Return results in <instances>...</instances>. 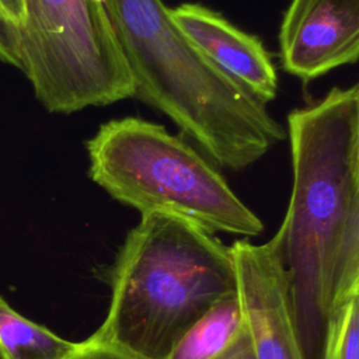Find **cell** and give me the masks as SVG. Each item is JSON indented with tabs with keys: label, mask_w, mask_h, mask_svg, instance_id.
<instances>
[{
	"label": "cell",
	"mask_w": 359,
	"mask_h": 359,
	"mask_svg": "<svg viewBox=\"0 0 359 359\" xmlns=\"http://www.w3.org/2000/svg\"><path fill=\"white\" fill-rule=\"evenodd\" d=\"M293 184L273 234L287 272L306 359H321L334 309L337 262L356 189L358 86L332 88L287 115Z\"/></svg>",
	"instance_id": "cell-1"
},
{
	"label": "cell",
	"mask_w": 359,
	"mask_h": 359,
	"mask_svg": "<svg viewBox=\"0 0 359 359\" xmlns=\"http://www.w3.org/2000/svg\"><path fill=\"white\" fill-rule=\"evenodd\" d=\"M133 97L167 115L217 165L241 170L285 139L264 101L213 65L163 0H104Z\"/></svg>",
	"instance_id": "cell-2"
},
{
	"label": "cell",
	"mask_w": 359,
	"mask_h": 359,
	"mask_svg": "<svg viewBox=\"0 0 359 359\" xmlns=\"http://www.w3.org/2000/svg\"><path fill=\"white\" fill-rule=\"evenodd\" d=\"M109 275V310L90 339L140 359H167L201 316L237 292L230 247L171 213L142 215Z\"/></svg>",
	"instance_id": "cell-3"
},
{
	"label": "cell",
	"mask_w": 359,
	"mask_h": 359,
	"mask_svg": "<svg viewBox=\"0 0 359 359\" xmlns=\"http://www.w3.org/2000/svg\"><path fill=\"white\" fill-rule=\"evenodd\" d=\"M90 177L114 199L171 213L209 231L257 237L261 219L188 142L140 118L112 119L87 142Z\"/></svg>",
	"instance_id": "cell-4"
},
{
	"label": "cell",
	"mask_w": 359,
	"mask_h": 359,
	"mask_svg": "<svg viewBox=\"0 0 359 359\" xmlns=\"http://www.w3.org/2000/svg\"><path fill=\"white\" fill-rule=\"evenodd\" d=\"M22 7L20 70L46 111L72 114L133 97L104 0H22Z\"/></svg>",
	"instance_id": "cell-5"
},
{
	"label": "cell",
	"mask_w": 359,
	"mask_h": 359,
	"mask_svg": "<svg viewBox=\"0 0 359 359\" xmlns=\"http://www.w3.org/2000/svg\"><path fill=\"white\" fill-rule=\"evenodd\" d=\"M244 330L255 359H306L290 283L275 236L230 245Z\"/></svg>",
	"instance_id": "cell-6"
},
{
	"label": "cell",
	"mask_w": 359,
	"mask_h": 359,
	"mask_svg": "<svg viewBox=\"0 0 359 359\" xmlns=\"http://www.w3.org/2000/svg\"><path fill=\"white\" fill-rule=\"evenodd\" d=\"M279 45L283 67L316 79L359 59V0H292Z\"/></svg>",
	"instance_id": "cell-7"
},
{
	"label": "cell",
	"mask_w": 359,
	"mask_h": 359,
	"mask_svg": "<svg viewBox=\"0 0 359 359\" xmlns=\"http://www.w3.org/2000/svg\"><path fill=\"white\" fill-rule=\"evenodd\" d=\"M170 14L194 45L222 72L264 102L276 97L278 74L261 41L198 3H182Z\"/></svg>",
	"instance_id": "cell-8"
},
{
	"label": "cell",
	"mask_w": 359,
	"mask_h": 359,
	"mask_svg": "<svg viewBox=\"0 0 359 359\" xmlns=\"http://www.w3.org/2000/svg\"><path fill=\"white\" fill-rule=\"evenodd\" d=\"M244 331L237 292L216 302L180 338L167 359H219Z\"/></svg>",
	"instance_id": "cell-9"
},
{
	"label": "cell",
	"mask_w": 359,
	"mask_h": 359,
	"mask_svg": "<svg viewBox=\"0 0 359 359\" xmlns=\"http://www.w3.org/2000/svg\"><path fill=\"white\" fill-rule=\"evenodd\" d=\"M79 346L21 316L0 294V359H65Z\"/></svg>",
	"instance_id": "cell-10"
},
{
	"label": "cell",
	"mask_w": 359,
	"mask_h": 359,
	"mask_svg": "<svg viewBox=\"0 0 359 359\" xmlns=\"http://www.w3.org/2000/svg\"><path fill=\"white\" fill-rule=\"evenodd\" d=\"M321 359H359L358 289L334 307Z\"/></svg>",
	"instance_id": "cell-11"
},
{
	"label": "cell",
	"mask_w": 359,
	"mask_h": 359,
	"mask_svg": "<svg viewBox=\"0 0 359 359\" xmlns=\"http://www.w3.org/2000/svg\"><path fill=\"white\" fill-rule=\"evenodd\" d=\"M359 285V184L356 185L348 227L339 251L335 280L334 307L346 299ZM334 310V309H332Z\"/></svg>",
	"instance_id": "cell-12"
},
{
	"label": "cell",
	"mask_w": 359,
	"mask_h": 359,
	"mask_svg": "<svg viewBox=\"0 0 359 359\" xmlns=\"http://www.w3.org/2000/svg\"><path fill=\"white\" fill-rule=\"evenodd\" d=\"M65 359H140L118 348L94 342L90 338L80 342V346Z\"/></svg>",
	"instance_id": "cell-13"
},
{
	"label": "cell",
	"mask_w": 359,
	"mask_h": 359,
	"mask_svg": "<svg viewBox=\"0 0 359 359\" xmlns=\"http://www.w3.org/2000/svg\"><path fill=\"white\" fill-rule=\"evenodd\" d=\"M0 60L20 69L15 28L0 15Z\"/></svg>",
	"instance_id": "cell-14"
},
{
	"label": "cell",
	"mask_w": 359,
	"mask_h": 359,
	"mask_svg": "<svg viewBox=\"0 0 359 359\" xmlns=\"http://www.w3.org/2000/svg\"><path fill=\"white\" fill-rule=\"evenodd\" d=\"M0 15L14 28L24 21L22 0H0Z\"/></svg>",
	"instance_id": "cell-15"
},
{
	"label": "cell",
	"mask_w": 359,
	"mask_h": 359,
	"mask_svg": "<svg viewBox=\"0 0 359 359\" xmlns=\"http://www.w3.org/2000/svg\"><path fill=\"white\" fill-rule=\"evenodd\" d=\"M219 359H255L245 330L237 338V341L219 358Z\"/></svg>",
	"instance_id": "cell-16"
},
{
	"label": "cell",
	"mask_w": 359,
	"mask_h": 359,
	"mask_svg": "<svg viewBox=\"0 0 359 359\" xmlns=\"http://www.w3.org/2000/svg\"><path fill=\"white\" fill-rule=\"evenodd\" d=\"M359 184V144H358V156H356V185Z\"/></svg>",
	"instance_id": "cell-17"
},
{
	"label": "cell",
	"mask_w": 359,
	"mask_h": 359,
	"mask_svg": "<svg viewBox=\"0 0 359 359\" xmlns=\"http://www.w3.org/2000/svg\"><path fill=\"white\" fill-rule=\"evenodd\" d=\"M358 100H359V86H358Z\"/></svg>",
	"instance_id": "cell-18"
},
{
	"label": "cell",
	"mask_w": 359,
	"mask_h": 359,
	"mask_svg": "<svg viewBox=\"0 0 359 359\" xmlns=\"http://www.w3.org/2000/svg\"><path fill=\"white\" fill-rule=\"evenodd\" d=\"M356 289H358V290H359V285H358V287H356Z\"/></svg>",
	"instance_id": "cell-19"
}]
</instances>
